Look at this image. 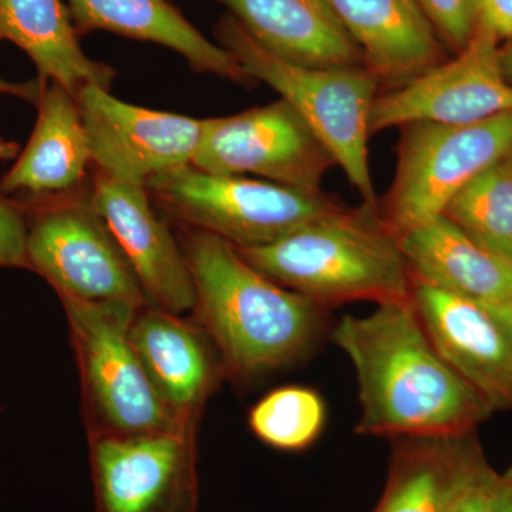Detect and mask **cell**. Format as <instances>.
<instances>
[{"label":"cell","mask_w":512,"mask_h":512,"mask_svg":"<svg viewBox=\"0 0 512 512\" xmlns=\"http://www.w3.org/2000/svg\"><path fill=\"white\" fill-rule=\"evenodd\" d=\"M332 340L356 370L362 407L356 433L427 439L476 433L493 409L434 348L412 301L345 315Z\"/></svg>","instance_id":"obj_1"},{"label":"cell","mask_w":512,"mask_h":512,"mask_svg":"<svg viewBox=\"0 0 512 512\" xmlns=\"http://www.w3.org/2000/svg\"><path fill=\"white\" fill-rule=\"evenodd\" d=\"M183 228L178 242L194 281V311L225 373L252 379L308 353L323 329L322 306L276 284L227 239Z\"/></svg>","instance_id":"obj_2"},{"label":"cell","mask_w":512,"mask_h":512,"mask_svg":"<svg viewBox=\"0 0 512 512\" xmlns=\"http://www.w3.org/2000/svg\"><path fill=\"white\" fill-rule=\"evenodd\" d=\"M276 284L323 309L342 303L412 301L413 278L399 239L377 204L330 214L264 247L237 248Z\"/></svg>","instance_id":"obj_3"},{"label":"cell","mask_w":512,"mask_h":512,"mask_svg":"<svg viewBox=\"0 0 512 512\" xmlns=\"http://www.w3.org/2000/svg\"><path fill=\"white\" fill-rule=\"evenodd\" d=\"M217 36L254 82L271 86L301 114L363 202L377 204L367 154L370 113L379 96L373 74L366 67L320 69L286 62L262 49L231 15L220 20Z\"/></svg>","instance_id":"obj_4"},{"label":"cell","mask_w":512,"mask_h":512,"mask_svg":"<svg viewBox=\"0 0 512 512\" xmlns=\"http://www.w3.org/2000/svg\"><path fill=\"white\" fill-rule=\"evenodd\" d=\"M144 188L171 220L211 232L237 248L274 244L343 208L323 192L207 173L191 164L154 175Z\"/></svg>","instance_id":"obj_5"},{"label":"cell","mask_w":512,"mask_h":512,"mask_svg":"<svg viewBox=\"0 0 512 512\" xmlns=\"http://www.w3.org/2000/svg\"><path fill=\"white\" fill-rule=\"evenodd\" d=\"M69 323L90 436H148L184 426L151 383L130 330L136 309L60 298Z\"/></svg>","instance_id":"obj_6"},{"label":"cell","mask_w":512,"mask_h":512,"mask_svg":"<svg viewBox=\"0 0 512 512\" xmlns=\"http://www.w3.org/2000/svg\"><path fill=\"white\" fill-rule=\"evenodd\" d=\"M12 200L28 222L29 271L45 278L59 298L136 311L150 303L119 242L94 210L90 190Z\"/></svg>","instance_id":"obj_7"},{"label":"cell","mask_w":512,"mask_h":512,"mask_svg":"<svg viewBox=\"0 0 512 512\" xmlns=\"http://www.w3.org/2000/svg\"><path fill=\"white\" fill-rule=\"evenodd\" d=\"M402 128L396 175L379 204L397 239L441 217L471 181L512 153V113L461 126L413 123Z\"/></svg>","instance_id":"obj_8"},{"label":"cell","mask_w":512,"mask_h":512,"mask_svg":"<svg viewBox=\"0 0 512 512\" xmlns=\"http://www.w3.org/2000/svg\"><path fill=\"white\" fill-rule=\"evenodd\" d=\"M191 165L220 175L252 174L305 192L320 184L335 158L288 101L207 120Z\"/></svg>","instance_id":"obj_9"},{"label":"cell","mask_w":512,"mask_h":512,"mask_svg":"<svg viewBox=\"0 0 512 512\" xmlns=\"http://www.w3.org/2000/svg\"><path fill=\"white\" fill-rule=\"evenodd\" d=\"M512 113V84L500 62V40L477 28L454 59L402 87L379 94L370 134L413 123L461 126Z\"/></svg>","instance_id":"obj_10"},{"label":"cell","mask_w":512,"mask_h":512,"mask_svg":"<svg viewBox=\"0 0 512 512\" xmlns=\"http://www.w3.org/2000/svg\"><path fill=\"white\" fill-rule=\"evenodd\" d=\"M76 100L96 170L143 187L191 164L207 130L208 119L133 106L96 84H84Z\"/></svg>","instance_id":"obj_11"},{"label":"cell","mask_w":512,"mask_h":512,"mask_svg":"<svg viewBox=\"0 0 512 512\" xmlns=\"http://www.w3.org/2000/svg\"><path fill=\"white\" fill-rule=\"evenodd\" d=\"M195 433L90 436L97 512H195Z\"/></svg>","instance_id":"obj_12"},{"label":"cell","mask_w":512,"mask_h":512,"mask_svg":"<svg viewBox=\"0 0 512 512\" xmlns=\"http://www.w3.org/2000/svg\"><path fill=\"white\" fill-rule=\"evenodd\" d=\"M413 302L440 356L493 412H512V308L413 284Z\"/></svg>","instance_id":"obj_13"},{"label":"cell","mask_w":512,"mask_h":512,"mask_svg":"<svg viewBox=\"0 0 512 512\" xmlns=\"http://www.w3.org/2000/svg\"><path fill=\"white\" fill-rule=\"evenodd\" d=\"M90 197L136 272L148 302L174 315L194 311V281L187 258L154 212L146 188L96 170Z\"/></svg>","instance_id":"obj_14"},{"label":"cell","mask_w":512,"mask_h":512,"mask_svg":"<svg viewBox=\"0 0 512 512\" xmlns=\"http://www.w3.org/2000/svg\"><path fill=\"white\" fill-rule=\"evenodd\" d=\"M128 333L161 399L184 426L197 429L205 404L227 375L210 336L151 303L134 313Z\"/></svg>","instance_id":"obj_15"},{"label":"cell","mask_w":512,"mask_h":512,"mask_svg":"<svg viewBox=\"0 0 512 512\" xmlns=\"http://www.w3.org/2000/svg\"><path fill=\"white\" fill-rule=\"evenodd\" d=\"M377 83L393 89L443 63L440 36L416 0H328Z\"/></svg>","instance_id":"obj_16"},{"label":"cell","mask_w":512,"mask_h":512,"mask_svg":"<svg viewBox=\"0 0 512 512\" xmlns=\"http://www.w3.org/2000/svg\"><path fill=\"white\" fill-rule=\"evenodd\" d=\"M40 80L35 128L15 164L0 178L3 197H47L77 190L92 164L76 96L62 84Z\"/></svg>","instance_id":"obj_17"},{"label":"cell","mask_w":512,"mask_h":512,"mask_svg":"<svg viewBox=\"0 0 512 512\" xmlns=\"http://www.w3.org/2000/svg\"><path fill=\"white\" fill-rule=\"evenodd\" d=\"M262 49L320 69L365 67L328 0H217Z\"/></svg>","instance_id":"obj_18"},{"label":"cell","mask_w":512,"mask_h":512,"mask_svg":"<svg viewBox=\"0 0 512 512\" xmlns=\"http://www.w3.org/2000/svg\"><path fill=\"white\" fill-rule=\"evenodd\" d=\"M79 35L103 30L156 43L183 56L191 69L251 86L254 80L220 43L211 42L170 0H64Z\"/></svg>","instance_id":"obj_19"},{"label":"cell","mask_w":512,"mask_h":512,"mask_svg":"<svg viewBox=\"0 0 512 512\" xmlns=\"http://www.w3.org/2000/svg\"><path fill=\"white\" fill-rule=\"evenodd\" d=\"M413 284L512 308V262L484 248L446 215L399 239Z\"/></svg>","instance_id":"obj_20"},{"label":"cell","mask_w":512,"mask_h":512,"mask_svg":"<svg viewBox=\"0 0 512 512\" xmlns=\"http://www.w3.org/2000/svg\"><path fill=\"white\" fill-rule=\"evenodd\" d=\"M484 461L476 433L396 440L386 485L372 512H448Z\"/></svg>","instance_id":"obj_21"},{"label":"cell","mask_w":512,"mask_h":512,"mask_svg":"<svg viewBox=\"0 0 512 512\" xmlns=\"http://www.w3.org/2000/svg\"><path fill=\"white\" fill-rule=\"evenodd\" d=\"M9 42L35 63L39 79L76 96L84 84L110 90L116 72L83 52L63 0H0V43Z\"/></svg>","instance_id":"obj_22"},{"label":"cell","mask_w":512,"mask_h":512,"mask_svg":"<svg viewBox=\"0 0 512 512\" xmlns=\"http://www.w3.org/2000/svg\"><path fill=\"white\" fill-rule=\"evenodd\" d=\"M443 215L478 244L512 262V153L471 181Z\"/></svg>","instance_id":"obj_23"},{"label":"cell","mask_w":512,"mask_h":512,"mask_svg":"<svg viewBox=\"0 0 512 512\" xmlns=\"http://www.w3.org/2000/svg\"><path fill=\"white\" fill-rule=\"evenodd\" d=\"M326 406L309 387L284 386L262 397L249 412V427L262 443L284 451L311 447L322 433Z\"/></svg>","instance_id":"obj_24"},{"label":"cell","mask_w":512,"mask_h":512,"mask_svg":"<svg viewBox=\"0 0 512 512\" xmlns=\"http://www.w3.org/2000/svg\"><path fill=\"white\" fill-rule=\"evenodd\" d=\"M437 35L458 53L477 30L478 0H416Z\"/></svg>","instance_id":"obj_25"},{"label":"cell","mask_w":512,"mask_h":512,"mask_svg":"<svg viewBox=\"0 0 512 512\" xmlns=\"http://www.w3.org/2000/svg\"><path fill=\"white\" fill-rule=\"evenodd\" d=\"M28 222L15 201L0 195V268L29 269Z\"/></svg>","instance_id":"obj_26"},{"label":"cell","mask_w":512,"mask_h":512,"mask_svg":"<svg viewBox=\"0 0 512 512\" xmlns=\"http://www.w3.org/2000/svg\"><path fill=\"white\" fill-rule=\"evenodd\" d=\"M498 471L485 460L461 488L448 512H495V483Z\"/></svg>","instance_id":"obj_27"},{"label":"cell","mask_w":512,"mask_h":512,"mask_svg":"<svg viewBox=\"0 0 512 512\" xmlns=\"http://www.w3.org/2000/svg\"><path fill=\"white\" fill-rule=\"evenodd\" d=\"M477 28L495 39H512V0H478Z\"/></svg>","instance_id":"obj_28"},{"label":"cell","mask_w":512,"mask_h":512,"mask_svg":"<svg viewBox=\"0 0 512 512\" xmlns=\"http://www.w3.org/2000/svg\"><path fill=\"white\" fill-rule=\"evenodd\" d=\"M40 93H42V80L39 77L29 82H10L0 77V99L8 96L16 97L36 106Z\"/></svg>","instance_id":"obj_29"},{"label":"cell","mask_w":512,"mask_h":512,"mask_svg":"<svg viewBox=\"0 0 512 512\" xmlns=\"http://www.w3.org/2000/svg\"><path fill=\"white\" fill-rule=\"evenodd\" d=\"M494 504L495 512H512V466L498 473Z\"/></svg>","instance_id":"obj_30"},{"label":"cell","mask_w":512,"mask_h":512,"mask_svg":"<svg viewBox=\"0 0 512 512\" xmlns=\"http://www.w3.org/2000/svg\"><path fill=\"white\" fill-rule=\"evenodd\" d=\"M500 62L505 79L512 84V39L500 45Z\"/></svg>","instance_id":"obj_31"},{"label":"cell","mask_w":512,"mask_h":512,"mask_svg":"<svg viewBox=\"0 0 512 512\" xmlns=\"http://www.w3.org/2000/svg\"><path fill=\"white\" fill-rule=\"evenodd\" d=\"M20 146L16 141L9 140L0 134V161L13 160L19 156Z\"/></svg>","instance_id":"obj_32"}]
</instances>
